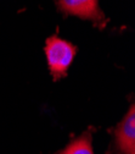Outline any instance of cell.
Wrapping results in <instances>:
<instances>
[{
  "label": "cell",
  "mask_w": 135,
  "mask_h": 154,
  "mask_svg": "<svg viewBox=\"0 0 135 154\" xmlns=\"http://www.w3.org/2000/svg\"><path fill=\"white\" fill-rule=\"evenodd\" d=\"M77 48L68 41L57 35H51L45 43V56L49 71L54 81H59L67 76V71L73 63Z\"/></svg>",
  "instance_id": "cell-1"
},
{
  "label": "cell",
  "mask_w": 135,
  "mask_h": 154,
  "mask_svg": "<svg viewBox=\"0 0 135 154\" xmlns=\"http://www.w3.org/2000/svg\"><path fill=\"white\" fill-rule=\"evenodd\" d=\"M56 5L63 15L90 21L100 29H104L108 22V18L100 8V0H56Z\"/></svg>",
  "instance_id": "cell-2"
},
{
  "label": "cell",
  "mask_w": 135,
  "mask_h": 154,
  "mask_svg": "<svg viewBox=\"0 0 135 154\" xmlns=\"http://www.w3.org/2000/svg\"><path fill=\"white\" fill-rule=\"evenodd\" d=\"M110 154H135V106L128 112L113 131V143Z\"/></svg>",
  "instance_id": "cell-3"
},
{
  "label": "cell",
  "mask_w": 135,
  "mask_h": 154,
  "mask_svg": "<svg viewBox=\"0 0 135 154\" xmlns=\"http://www.w3.org/2000/svg\"><path fill=\"white\" fill-rule=\"evenodd\" d=\"M57 154H94L92 150V133L91 131H85L79 137L71 141L65 149Z\"/></svg>",
  "instance_id": "cell-4"
}]
</instances>
